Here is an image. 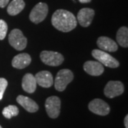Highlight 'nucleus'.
Segmentation results:
<instances>
[{"instance_id":"f257e3e1","label":"nucleus","mask_w":128,"mask_h":128,"mask_svg":"<svg viewBox=\"0 0 128 128\" xmlns=\"http://www.w3.org/2000/svg\"><path fill=\"white\" fill-rule=\"evenodd\" d=\"M51 23L54 27L63 32L72 31L77 26V19L74 14L67 10L58 9L54 13Z\"/></svg>"},{"instance_id":"f03ea898","label":"nucleus","mask_w":128,"mask_h":128,"mask_svg":"<svg viewBox=\"0 0 128 128\" xmlns=\"http://www.w3.org/2000/svg\"><path fill=\"white\" fill-rule=\"evenodd\" d=\"M73 72L68 69H62L56 74L54 86L56 90L62 92L65 90L67 86L73 80Z\"/></svg>"},{"instance_id":"7ed1b4c3","label":"nucleus","mask_w":128,"mask_h":128,"mask_svg":"<svg viewBox=\"0 0 128 128\" xmlns=\"http://www.w3.org/2000/svg\"><path fill=\"white\" fill-rule=\"evenodd\" d=\"M92 56L102 65L107 67L115 68L120 66L119 61L108 54L107 52L100 49H94L92 51Z\"/></svg>"},{"instance_id":"20e7f679","label":"nucleus","mask_w":128,"mask_h":128,"mask_svg":"<svg viewBox=\"0 0 128 128\" xmlns=\"http://www.w3.org/2000/svg\"><path fill=\"white\" fill-rule=\"evenodd\" d=\"M9 44L17 50H24L27 45V39L18 28L13 29L9 35Z\"/></svg>"},{"instance_id":"39448f33","label":"nucleus","mask_w":128,"mask_h":128,"mask_svg":"<svg viewBox=\"0 0 128 128\" xmlns=\"http://www.w3.org/2000/svg\"><path fill=\"white\" fill-rule=\"evenodd\" d=\"M41 61L50 66H58L63 64L64 58L62 54L58 52L43 50L40 54Z\"/></svg>"},{"instance_id":"423d86ee","label":"nucleus","mask_w":128,"mask_h":128,"mask_svg":"<svg viewBox=\"0 0 128 128\" xmlns=\"http://www.w3.org/2000/svg\"><path fill=\"white\" fill-rule=\"evenodd\" d=\"M48 7L46 3H38L31 11L29 18L33 23L39 24L42 22L48 14Z\"/></svg>"},{"instance_id":"0eeeda50","label":"nucleus","mask_w":128,"mask_h":128,"mask_svg":"<svg viewBox=\"0 0 128 128\" xmlns=\"http://www.w3.org/2000/svg\"><path fill=\"white\" fill-rule=\"evenodd\" d=\"M60 99L57 96H50L46 99L45 108L48 117L55 119L57 118L60 112Z\"/></svg>"},{"instance_id":"6e6552de","label":"nucleus","mask_w":128,"mask_h":128,"mask_svg":"<svg viewBox=\"0 0 128 128\" xmlns=\"http://www.w3.org/2000/svg\"><path fill=\"white\" fill-rule=\"evenodd\" d=\"M124 85L120 81L111 80L107 83L104 89V94L108 98H114L123 93Z\"/></svg>"},{"instance_id":"1a4fd4ad","label":"nucleus","mask_w":128,"mask_h":128,"mask_svg":"<svg viewBox=\"0 0 128 128\" xmlns=\"http://www.w3.org/2000/svg\"><path fill=\"white\" fill-rule=\"evenodd\" d=\"M88 108L92 112L101 116H105L108 114L110 111L109 105L99 98H96L90 101L88 105Z\"/></svg>"},{"instance_id":"9d476101","label":"nucleus","mask_w":128,"mask_h":128,"mask_svg":"<svg viewBox=\"0 0 128 128\" xmlns=\"http://www.w3.org/2000/svg\"><path fill=\"white\" fill-rule=\"evenodd\" d=\"M95 11L90 8H82L78 12L77 15V22L82 27H88L91 24Z\"/></svg>"},{"instance_id":"9b49d317","label":"nucleus","mask_w":128,"mask_h":128,"mask_svg":"<svg viewBox=\"0 0 128 128\" xmlns=\"http://www.w3.org/2000/svg\"><path fill=\"white\" fill-rule=\"evenodd\" d=\"M84 70L89 75L92 76H100L104 72V67L98 61L88 60L83 65Z\"/></svg>"},{"instance_id":"f8f14e48","label":"nucleus","mask_w":128,"mask_h":128,"mask_svg":"<svg viewBox=\"0 0 128 128\" xmlns=\"http://www.w3.org/2000/svg\"><path fill=\"white\" fill-rule=\"evenodd\" d=\"M37 84L43 88H50L54 84V78L52 74L47 70L40 71L34 76Z\"/></svg>"},{"instance_id":"ddd939ff","label":"nucleus","mask_w":128,"mask_h":128,"mask_svg":"<svg viewBox=\"0 0 128 128\" xmlns=\"http://www.w3.org/2000/svg\"><path fill=\"white\" fill-rule=\"evenodd\" d=\"M97 45L100 50L105 52H114L118 48L117 43L107 36L99 37L97 41Z\"/></svg>"},{"instance_id":"4468645a","label":"nucleus","mask_w":128,"mask_h":128,"mask_svg":"<svg viewBox=\"0 0 128 128\" xmlns=\"http://www.w3.org/2000/svg\"><path fill=\"white\" fill-rule=\"evenodd\" d=\"M31 62L32 58L30 55L26 53H23L14 56L12 61V65L15 68L23 69L29 66Z\"/></svg>"},{"instance_id":"2eb2a0df","label":"nucleus","mask_w":128,"mask_h":128,"mask_svg":"<svg viewBox=\"0 0 128 128\" xmlns=\"http://www.w3.org/2000/svg\"><path fill=\"white\" fill-rule=\"evenodd\" d=\"M16 101L19 105L22 106L28 112H36L38 110V105L30 98L24 96H18Z\"/></svg>"},{"instance_id":"dca6fc26","label":"nucleus","mask_w":128,"mask_h":128,"mask_svg":"<svg viewBox=\"0 0 128 128\" xmlns=\"http://www.w3.org/2000/svg\"><path fill=\"white\" fill-rule=\"evenodd\" d=\"M36 78L32 73H26L24 75L22 79V86L24 91L28 93H33L36 89Z\"/></svg>"},{"instance_id":"f3484780","label":"nucleus","mask_w":128,"mask_h":128,"mask_svg":"<svg viewBox=\"0 0 128 128\" xmlns=\"http://www.w3.org/2000/svg\"><path fill=\"white\" fill-rule=\"evenodd\" d=\"M25 7L24 0H13L7 7V12L11 16H15L19 14Z\"/></svg>"},{"instance_id":"a211bd4d","label":"nucleus","mask_w":128,"mask_h":128,"mask_svg":"<svg viewBox=\"0 0 128 128\" xmlns=\"http://www.w3.org/2000/svg\"><path fill=\"white\" fill-rule=\"evenodd\" d=\"M117 41L120 46L124 48L128 46V28L125 26H122L118 29L116 36Z\"/></svg>"},{"instance_id":"6ab92c4d","label":"nucleus","mask_w":128,"mask_h":128,"mask_svg":"<svg viewBox=\"0 0 128 128\" xmlns=\"http://www.w3.org/2000/svg\"><path fill=\"white\" fill-rule=\"evenodd\" d=\"M18 108L16 105H8L2 110V114L7 119H11L12 117L17 116L18 114Z\"/></svg>"},{"instance_id":"aec40b11","label":"nucleus","mask_w":128,"mask_h":128,"mask_svg":"<svg viewBox=\"0 0 128 128\" xmlns=\"http://www.w3.org/2000/svg\"><path fill=\"white\" fill-rule=\"evenodd\" d=\"M7 30H8L7 24L4 20L0 19V40L4 39L7 33Z\"/></svg>"},{"instance_id":"412c9836","label":"nucleus","mask_w":128,"mask_h":128,"mask_svg":"<svg viewBox=\"0 0 128 128\" xmlns=\"http://www.w3.org/2000/svg\"><path fill=\"white\" fill-rule=\"evenodd\" d=\"M8 82L4 78H0V100L3 98L5 90L7 87Z\"/></svg>"},{"instance_id":"4be33fe9","label":"nucleus","mask_w":128,"mask_h":128,"mask_svg":"<svg viewBox=\"0 0 128 128\" xmlns=\"http://www.w3.org/2000/svg\"><path fill=\"white\" fill-rule=\"evenodd\" d=\"M9 0H0V7L4 8L6 5L8 4Z\"/></svg>"},{"instance_id":"5701e85b","label":"nucleus","mask_w":128,"mask_h":128,"mask_svg":"<svg viewBox=\"0 0 128 128\" xmlns=\"http://www.w3.org/2000/svg\"><path fill=\"white\" fill-rule=\"evenodd\" d=\"M124 127L125 128H128V115L127 114L124 118Z\"/></svg>"},{"instance_id":"b1692460","label":"nucleus","mask_w":128,"mask_h":128,"mask_svg":"<svg viewBox=\"0 0 128 128\" xmlns=\"http://www.w3.org/2000/svg\"><path fill=\"white\" fill-rule=\"evenodd\" d=\"M80 3H82V4H85V3H89L91 2V0H78Z\"/></svg>"},{"instance_id":"393cba45","label":"nucleus","mask_w":128,"mask_h":128,"mask_svg":"<svg viewBox=\"0 0 128 128\" xmlns=\"http://www.w3.org/2000/svg\"><path fill=\"white\" fill-rule=\"evenodd\" d=\"M0 128H2V126H1V125H0Z\"/></svg>"}]
</instances>
